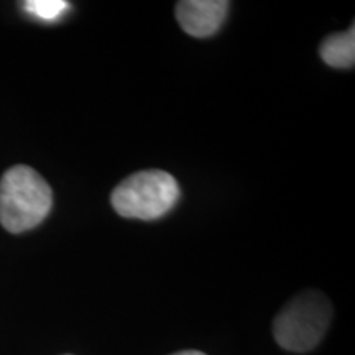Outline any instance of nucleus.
I'll return each instance as SVG.
<instances>
[{"label": "nucleus", "mask_w": 355, "mask_h": 355, "mask_svg": "<svg viewBox=\"0 0 355 355\" xmlns=\"http://www.w3.org/2000/svg\"><path fill=\"white\" fill-rule=\"evenodd\" d=\"M51 206L50 184L33 168L17 165L0 180V224L8 232L37 227L50 214Z\"/></svg>", "instance_id": "obj_1"}, {"label": "nucleus", "mask_w": 355, "mask_h": 355, "mask_svg": "<svg viewBox=\"0 0 355 355\" xmlns=\"http://www.w3.org/2000/svg\"><path fill=\"white\" fill-rule=\"evenodd\" d=\"M331 319L329 300L319 291H304L295 296L275 318V339L290 352H308L321 343Z\"/></svg>", "instance_id": "obj_3"}, {"label": "nucleus", "mask_w": 355, "mask_h": 355, "mask_svg": "<svg viewBox=\"0 0 355 355\" xmlns=\"http://www.w3.org/2000/svg\"><path fill=\"white\" fill-rule=\"evenodd\" d=\"M229 12L225 0H181L176 3L178 24L194 38L217 33Z\"/></svg>", "instance_id": "obj_4"}, {"label": "nucleus", "mask_w": 355, "mask_h": 355, "mask_svg": "<svg viewBox=\"0 0 355 355\" xmlns=\"http://www.w3.org/2000/svg\"><path fill=\"white\" fill-rule=\"evenodd\" d=\"M322 61L331 68L349 69L355 64V26L347 32L327 37L319 48Z\"/></svg>", "instance_id": "obj_5"}, {"label": "nucleus", "mask_w": 355, "mask_h": 355, "mask_svg": "<svg viewBox=\"0 0 355 355\" xmlns=\"http://www.w3.org/2000/svg\"><path fill=\"white\" fill-rule=\"evenodd\" d=\"M173 355H206V354L199 352V350H181V352H176Z\"/></svg>", "instance_id": "obj_7"}, {"label": "nucleus", "mask_w": 355, "mask_h": 355, "mask_svg": "<svg viewBox=\"0 0 355 355\" xmlns=\"http://www.w3.org/2000/svg\"><path fill=\"white\" fill-rule=\"evenodd\" d=\"M180 199V186L170 173L145 170L133 173L112 191L110 202L127 219L153 220L168 214Z\"/></svg>", "instance_id": "obj_2"}, {"label": "nucleus", "mask_w": 355, "mask_h": 355, "mask_svg": "<svg viewBox=\"0 0 355 355\" xmlns=\"http://www.w3.org/2000/svg\"><path fill=\"white\" fill-rule=\"evenodd\" d=\"M24 7L26 12H30L37 19L51 21L60 19L68 10L69 3L64 0H30V2L24 3Z\"/></svg>", "instance_id": "obj_6"}]
</instances>
